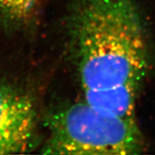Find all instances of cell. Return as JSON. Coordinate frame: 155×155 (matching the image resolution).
Here are the masks:
<instances>
[{
    "label": "cell",
    "instance_id": "6da1fadb",
    "mask_svg": "<svg viewBox=\"0 0 155 155\" xmlns=\"http://www.w3.org/2000/svg\"><path fill=\"white\" fill-rule=\"evenodd\" d=\"M68 36L83 100L109 114L136 118L150 68L136 1L74 0Z\"/></svg>",
    "mask_w": 155,
    "mask_h": 155
},
{
    "label": "cell",
    "instance_id": "7a4b0ae2",
    "mask_svg": "<svg viewBox=\"0 0 155 155\" xmlns=\"http://www.w3.org/2000/svg\"><path fill=\"white\" fill-rule=\"evenodd\" d=\"M45 125L44 154L134 155L146 148L136 118L109 114L85 100L50 112Z\"/></svg>",
    "mask_w": 155,
    "mask_h": 155
},
{
    "label": "cell",
    "instance_id": "3957f363",
    "mask_svg": "<svg viewBox=\"0 0 155 155\" xmlns=\"http://www.w3.org/2000/svg\"><path fill=\"white\" fill-rule=\"evenodd\" d=\"M40 143L39 118L33 97L0 83V155L30 153Z\"/></svg>",
    "mask_w": 155,
    "mask_h": 155
},
{
    "label": "cell",
    "instance_id": "277c9868",
    "mask_svg": "<svg viewBox=\"0 0 155 155\" xmlns=\"http://www.w3.org/2000/svg\"><path fill=\"white\" fill-rule=\"evenodd\" d=\"M45 0H0V28L10 32L33 29Z\"/></svg>",
    "mask_w": 155,
    "mask_h": 155
}]
</instances>
